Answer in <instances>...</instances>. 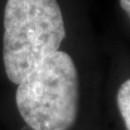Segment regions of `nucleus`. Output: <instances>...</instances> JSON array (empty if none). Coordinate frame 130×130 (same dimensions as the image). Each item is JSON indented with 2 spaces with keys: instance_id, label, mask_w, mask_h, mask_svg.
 Instances as JSON below:
<instances>
[{
  "instance_id": "1",
  "label": "nucleus",
  "mask_w": 130,
  "mask_h": 130,
  "mask_svg": "<svg viewBox=\"0 0 130 130\" xmlns=\"http://www.w3.org/2000/svg\"><path fill=\"white\" fill-rule=\"evenodd\" d=\"M3 63L12 83L20 81L59 50L66 27L57 0H7L4 10Z\"/></svg>"
},
{
  "instance_id": "2",
  "label": "nucleus",
  "mask_w": 130,
  "mask_h": 130,
  "mask_svg": "<svg viewBox=\"0 0 130 130\" xmlns=\"http://www.w3.org/2000/svg\"><path fill=\"white\" fill-rule=\"evenodd\" d=\"M15 104L32 130H70L78 116V72L72 58L56 51L33 69L15 91Z\"/></svg>"
},
{
  "instance_id": "3",
  "label": "nucleus",
  "mask_w": 130,
  "mask_h": 130,
  "mask_svg": "<svg viewBox=\"0 0 130 130\" xmlns=\"http://www.w3.org/2000/svg\"><path fill=\"white\" fill-rule=\"evenodd\" d=\"M118 107L127 130H130V79L124 81L117 94Z\"/></svg>"
}]
</instances>
